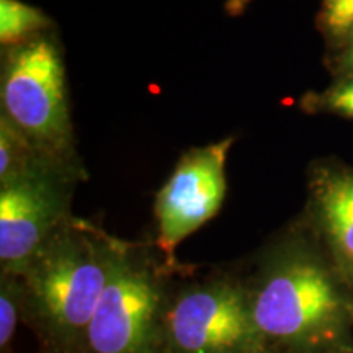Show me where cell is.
<instances>
[{"mask_svg":"<svg viewBox=\"0 0 353 353\" xmlns=\"http://www.w3.org/2000/svg\"><path fill=\"white\" fill-rule=\"evenodd\" d=\"M335 268L303 241L267 255L247 288L265 353H332L347 345L353 303Z\"/></svg>","mask_w":353,"mask_h":353,"instance_id":"cell-1","label":"cell"},{"mask_svg":"<svg viewBox=\"0 0 353 353\" xmlns=\"http://www.w3.org/2000/svg\"><path fill=\"white\" fill-rule=\"evenodd\" d=\"M120 245L85 221L69 218L19 276L26 321L57 353L83 350Z\"/></svg>","mask_w":353,"mask_h":353,"instance_id":"cell-2","label":"cell"},{"mask_svg":"<svg viewBox=\"0 0 353 353\" xmlns=\"http://www.w3.org/2000/svg\"><path fill=\"white\" fill-rule=\"evenodd\" d=\"M2 113L44 154L76 164L59 44L50 33L7 48L0 76Z\"/></svg>","mask_w":353,"mask_h":353,"instance_id":"cell-3","label":"cell"},{"mask_svg":"<svg viewBox=\"0 0 353 353\" xmlns=\"http://www.w3.org/2000/svg\"><path fill=\"white\" fill-rule=\"evenodd\" d=\"M167 307L151 262L120 245L83 339V353H159Z\"/></svg>","mask_w":353,"mask_h":353,"instance_id":"cell-4","label":"cell"},{"mask_svg":"<svg viewBox=\"0 0 353 353\" xmlns=\"http://www.w3.org/2000/svg\"><path fill=\"white\" fill-rule=\"evenodd\" d=\"M263 352L255 330L247 288L231 280L192 285L167 303L161 352ZM265 353V352H263Z\"/></svg>","mask_w":353,"mask_h":353,"instance_id":"cell-5","label":"cell"},{"mask_svg":"<svg viewBox=\"0 0 353 353\" xmlns=\"http://www.w3.org/2000/svg\"><path fill=\"white\" fill-rule=\"evenodd\" d=\"M79 167L54 164L0 185V268L20 276L30 260L70 218Z\"/></svg>","mask_w":353,"mask_h":353,"instance_id":"cell-6","label":"cell"},{"mask_svg":"<svg viewBox=\"0 0 353 353\" xmlns=\"http://www.w3.org/2000/svg\"><path fill=\"white\" fill-rule=\"evenodd\" d=\"M234 143L226 138L190 149L156 196L157 247L174 260L182 242L218 214L226 196V164Z\"/></svg>","mask_w":353,"mask_h":353,"instance_id":"cell-7","label":"cell"},{"mask_svg":"<svg viewBox=\"0 0 353 353\" xmlns=\"http://www.w3.org/2000/svg\"><path fill=\"white\" fill-rule=\"evenodd\" d=\"M309 205L334 265L353 280V170L342 164L316 165L309 175Z\"/></svg>","mask_w":353,"mask_h":353,"instance_id":"cell-8","label":"cell"},{"mask_svg":"<svg viewBox=\"0 0 353 353\" xmlns=\"http://www.w3.org/2000/svg\"><path fill=\"white\" fill-rule=\"evenodd\" d=\"M54 164L72 165L44 154L7 117L0 114V185Z\"/></svg>","mask_w":353,"mask_h":353,"instance_id":"cell-9","label":"cell"},{"mask_svg":"<svg viewBox=\"0 0 353 353\" xmlns=\"http://www.w3.org/2000/svg\"><path fill=\"white\" fill-rule=\"evenodd\" d=\"M52 21L41 8L21 0H0V44L3 50L50 33Z\"/></svg>","mask_w":353,"mask_h":353,"instance_id":"cell-10","label":"cell"},{"mask_svg":"<svg viewBox=\"0 0 353 353\" xmlns=\"http://www.w3.org/2000/svg\"><path fill=\"white\" fill-rule=\"evenodd\" d=\"M21 317H25L23 286L19 276L2 275L0 280V350L7 353Z\"/></svg>","mask_w":353,"mask_h":353,"instance_id":"cell-11","label":"cell"},{"mask_svg":"<svg viewBox=\"0 0 353 353\" xmlns=\"http://www.w3.org/2000/svg\"><path fill=\"white\" fill-rule=\"evenodd\" d=\"M303 107L309 113H327L353 120V74L339 76L332 85L319 94H307Z\"/></svg>","mask_w":353,"mask_h":353,"instance_id":"cell-12","label":"cell"},{"mask_svg":"<svg viewBox=\"0 0 353 353\" xmlns=\"http://www.w3.org/2000/svg\"><path fill=\"white\" fill-rule=\"evenodd\" d=\"M319 26L335 48L353 38V0H321Z\"/></svg>","mask_w":353,"mask_h":353,"instance_id":"cell-13","label":"cell"},{"mask_svg":"<svg viewBox=\"0 0 353 353\" xmlns=\"http://www.w3.org/2000/svg\"><path fill=\"white\" fill-rule=\"evenodd\" d=\"M335 70H337L339 76L353 74V38L343 44L337 57H335Z\"/></svg>","mask_w":353,"mask_h":353,"instance_id":"cell-14","label":"cell"},{"mask_svg":"<svg viewBox=\"0 0 353 353\" xmlns=\"http://www.w3.org/2000/svg\"><path fill=\"white\" fill-rule=\"evenodd\" d=\"M255 0H226L224 3V10L231 17H241L244 15L247 8H249Z\"/></svg>","mask_w":353,"mask_h":353,"instance_id":"cell-15","label":"cell"},{"mask_svg":"<svg viewBox=\"0 0 353 353\" xmlns=\"http://www.w3.org/2000/svg\"><path fill=\"white\" fill-rule=\"evenodd\" d=\"M244 353H263V352H244Z\"/></svg>","mask_w":353,"mask_h":353,"instance_id":"cell-16","label":"cell"}]
</instances>
